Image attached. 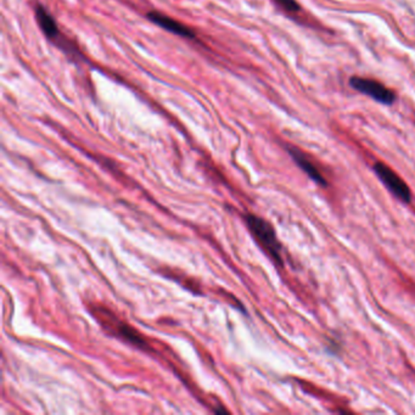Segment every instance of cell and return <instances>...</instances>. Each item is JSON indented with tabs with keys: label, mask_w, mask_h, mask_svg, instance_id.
<instances>
[{
	"label": "cell",
	"mask_w": 415,
	"mask_h": 415,
	"mask_svg": "<svg viewBox=\"0 0 415 415\" xmlns=\"http://www.w3.org/2000/svg\"><path fill=\"white\" fill-rule=\"evenodd\" d=\"M245 222L257 244L267 252V255H269L275 263L283 267V246L280 244L272 224L255 214H246Z\"/></svg>",
	"instance_id": "6da1fadb"
},
{
	"label": "cell",
	"mask_w": 415,
	"mask_h": 415,
	"mask_svg": "<svg viewBox=\"0 0 415 415\" xmlns=\"http://www.w3.org/2000/svg\"><path fill=\"white\" fill-rule=\"evenodd\" d=\"M349 85L362 94L368 95L372 99L384 105H392L396 101V94L393 90L387 88L379 80L364 78L354 75L349 78Z\"/></svg>",
	"instance_id": "7a4b0ae2"
},
{
	"label": "cell",
	"mask_w": 415,
	"mask_h": 415,
	"mask_svg": "<svg viewBox=\"0 0 415 415\" xmlns=\"http://www.w3.org/2000/svg\"><path fill=\"white\" fill-rule=\"evenodd\" d=\"M374 172L379 177V180H381L382 184L385 185L397 198H400L403 203H411V189L395 170L382 162H377L374 165Z\"/></svg>",
	"instance_id": "3957f363"
},
{
	"label": "cell",
	"mask_w": 415,
	"mask_h": 415,
	"mask_svg": "<svg viewBox=\"0 0 415 415\" xmlns=\"http://www.w3.org/2000/svg\"><path fill=\"white\" fill-rule=\"evenodd\" d=\"M36 17L43 34L47 36L48 39H50V42L55 43L57 47L61 48L62 50L70 54L77 52V50L72 49L66 38L62 37L60 29L57 27V21L42 4L36 5Z\"/></svg>",
	"instance_id": "277c9868"
},
{
	"label": "cell",
	"mask_w": 415,
	"mask_h": 415,
	"mask_svg": "<svg viewBox=\"0 0 415 415\" xmlns=\"http://www.w3.org/2000/svg\"><path fill=\"white\" fill-rule=\"evenodd\" d=\"M147 19L150 20L151 22L160 26L161 29L168 31L170 34H177L180 37L190 38V39L196 37V34L194 32L193 29H189L188 26H185L177 20L172 19L167 15L161 14L160 11H151L147 14Z\"/></svg>",
	"instance_id": "5b68a950"
},
{
	"label": "cell",
	"mask_w": 415,
	"mask_h": 415,
	"mask_svg": "<svg viewBox=\"0 0 415 415\" xmlns=\"http://www.w3.org/2000/svg\"><path fill=\"white\" fill-rule=\"evenodd\" d=\"M290 156L293 157V160L296 162V165L301 168L305 173H306L313 182H316V184L321 185V187H328V180L326 177L323 175L321 170L316 167V165L313 163V161L307 157L306 154H303L300 149L295 147H286Z\"/></svg>",
	"instance_id": "8992f818"
},
{
	"label": "cell",
	"mask_w": 415,
	"mask_h": 415,
	"mask_svg": "<svg viewBox=\"0 0 415 415\" xmlns=\"http://www.w3.org/2000/svg\"><path fill=\"white\" fill-rule=\"evenodd\" d=\"M288 14L298 15L301 13V6L296 0H274Z\"/></svg>",
	"instance_id": "52a82bcc"
}]
</instances>
